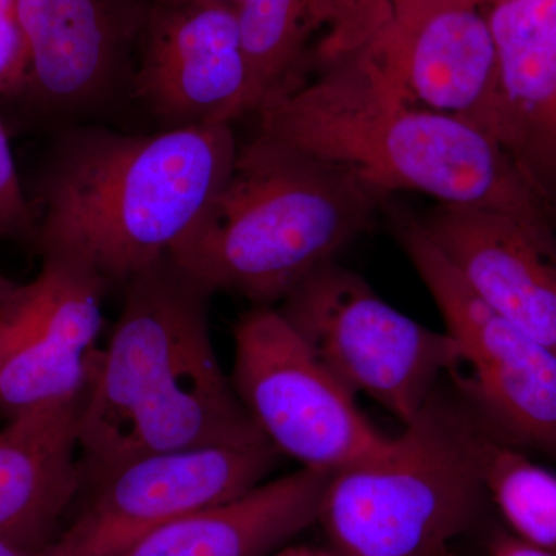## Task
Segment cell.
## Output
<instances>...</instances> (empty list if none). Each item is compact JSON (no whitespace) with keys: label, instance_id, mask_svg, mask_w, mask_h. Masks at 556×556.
<instances>
[{"label":"cell","instance_id":"ba28073f","mask_svg":"<svg viewBox=\"0 0 556 556\" xmlns=\"http://www.w3.org/2000/svg\"><path fill=\"white\" fill-rule=\"evenodd\" d=\"M230 382L270 447L311 470L336 473L390 442L273 306H254L237 321Z\"/></svg>","mask_w":556,"mask_h":556},{"label":"cell","instance_id":"7402d4cb","mask_svg":"<svg viewBox=\"0 0 556 556\" xmlns=\"http://www.w3.org/2000/svg\"><path fill=\"white\" fill-rule=\"evenodd\" d=\"M30 65L20 16L0 17V97L21 94Z\"/></svg>","mask_w":556,"mask_h":556},{"label":"cell","instance_id":"3957f363","mask_svg":"<svg viewBox=\"0 0 556 556\" xmlns=\"http://www.w3.org/2000/svg\"><path fill=\"white\" fill-rule=\"evenodd\" d=\"M232 126L159 134L78 127L61 134L36 186L42 257L76 263L123 288L169 257L236 163Z\"/></svg>","mask_w":556,"mask_h":556},{"label":"cell","instance_id":"cb8c5ba5","mask_svg":"<svg viewBox=\"0 0 556 556\" xmlns=\"http://www.w3.org/2000/svg\"><path fill=\"white\" fill-rule=\"evenodd\" d=\"M270 556H343L338 554V552H324V551H314V548L308 547H291L285 548V551H278L276 554Z\"/></svg>","mask_w":556,"mask_h":556},{"label":"cell","instance_id":"6da1fadb","mask_svg":"<svg viewBox=\"0 0 556 556\" xmlns=\"http://www.w3.org/2000/svg\"><path fill=\"white\" fill-rule=\"evenodd\" d=\"M108 346L91 358L80 413L86 479L134 457L268 444L223 372L211 295L169 258L131 277Z\"/></svg>","mask_w":556,"mask_h":556},{"label":"cell","instance_id":"44dd1931","mask_svg":"<svg viewBox=\"0 0 556 556\" xmlns=\"http://www.w3.org/2000/svg\"><path fill=\"white\" fill-rule=\"evenodd\" d=\"M36 215L22 189L9 134L0 119V240H35Z\"/></svg>","mask_w":556,"mask_h":556},{"label":"cell","instance_id":"52a82bcc","mask_svg":"<svg viewBox=\"0 0 556 556\" xmlns=\"http://www.w3.org/2000/svg\"><path fill=\"white\" fill-rule=\"evenodd\" d=\"M390 208L399 247L459 346L455 390L501 442L556 463V354L490 308L419 218Z\"/></svg>","mask_w":556,"mask_h":556},{"label":"cell","instance_id":"9a60e30c","mask_svg":"<svg viewBox=\"0 0 556 556\" xmlns=\"http://www.w3.org/2000/svg\"><path fill=\"white\" fill-rule=\"evenodd\" d=\"M500 70L496 141L556 208V0L486 10Z\"/></svg>","mask_w":556,"mask_h":556},{"label":"cell","instance_id":"4fadbf2b","mask_svg":"<svg viewBox=\"0 0 556 556\" xmlns=\"http://www.w3.org/2000/svg\"><path fill=\"white\" fill-rule=\"evenodd\" d=\"M155 0H20L30 65L21 94L72 113L130 90L139 40Z\"/></svg>","mask_w":556,"mask_h":556},{"label":"cell","instance_id":"8fae6325","mask_svg":"<svg viewBox=\"0 0 556 556\" xmlns=\"http://www.w3.org/2000/svg\"><path fill=\"white\" fill-rule=\"evenodd\" d=\"M109 285L91 270L42 257L35 280L0 306V415L83 396Z\"/></svg>","mask_w":556,"mask_h":556},{"label":"cell","instance_id":"5b68a950","mask_svg":"<svg viewBox=\"0 0 556 556\" xmlns=\"http://www.w3.org/2000/svg\"><path fill=\"white\" fill-rule=\"evenodd\" d=\"M495 434L439 387L378 455L336 471L318 525L343 556H442L478 521Z\"/></svg>","mask_w":556,"mask_h":556},{"label":"cell","instance_id":"f1b7e54d","mask_svg":"<svg viewBox=\"0 0 556 556\" xmlns=\"http://www.w3.org/2000/svg\"><path fill=\"white\" fill-rule=\"evenodd\" d=\"M155 2H167V3H174V2H188V0H155ZM214 2H223L228 3V5L236 7V9H240L241 5H243L247 0H214Z\"/></svg>","mask_w":556,"mask_h":556},{"label":"cell","instance_id":"30bf717a","mask_svg":"<svg viewBox=\"0 0 556 556\" xmlns=\"http://www.w3.org/2000/svg\"><path fill=\"white\" fill-rule=\"evenodd\" d=\"M130 91L166 129L232 126L255 113L239 9L214 0L153 2Z\"/></svg>","mask_w":556,"mask_h":556},{"label":"cell","instance_id":"f546056e","mask_svg":"<svg viewBox=\"0 0 556 556\" xmlns=\"http://www.w3.org/2000/svg\"><path fill=\"white\" fill-rule=\"evenodd\" d=\"M442 556H448V555H442Z\"/></svg>","mask_w":556,"mask_h":556},{"label":"cell","instance_id":"5bb4252c","mask_svg":"<svg viewBox=\"0 0 556 556\" xmlns=\"http://www.w3.org/2000/svg\"><path fill=\"white\" fill-rule=\"evenodd\" d=\"M419 219L490 308L556 354L554 223L447 204Z\"/></svg>","mask_w":556,"mask_h":556},{"label":"cell","instance_id":"7a4b0ae2","mask_svg":"<svg viewBox=\"0 0 556 556\" xmlns=\"http://www.w3.org/2000/svg\"><path fill=\"white\" fill-rule=\"evenodd\" d=\"M316 70L258 109L260 134L342 167L383 200L417 192L555 225V208L496 139L409 104L367 51Z\"/></svg>","mask_w":556,"mask_h":556},{"label":"cell","instance_id":"277c9868","mask_svg":"<svg viewBox=\"0 0 556 556\" xmlns=\"http://www.w3.org/2000/svg\"><path fill=\"white\" fill-rule=\"evenodd\" d=\"M380 208L350 172L258 131L167 258L208 295L273 306L338 262Z\"/></svg>","mask_w":556,"mask_h":556},{"label":"cell","instance_id":"8992f818","mask_svg":"<svg viewBox=\"0 0 556 556\" xmlns=\"http://www.w3.org/2000/svg\"><path fill=\"white\" fill-rule=\"evenodd\" d=\"M278 311L354 396L372 399L402 426L463 364L445 329L405 316L338 262L306 278Z\"/></svg>","mask_w":556,"mask_h":556},{"label":"cell","instance_id":"83f0119b","mask_svg":"<svg viewBox=\"0 0 556 556\" xmlns=\"http://www.w3.org/2000/svg\"><path fill=\"white\" fill-rule=\"evenodd\" d=\"M434 2L467 3V5L481 7V9H485V7L493 5L497 0H434Z\"/></svg>","mask_w":556,"mask_h":556},{"label":"cell","instance_id":"484cf974","mask_svg":"<svg viewBox=\"0 0 556 556\" xmlns=\"http://www.w3.org/2000/svg\"><path fill=\"white\" fill-rule=\"evenodd\" d=\"M16 287L17 283H14L13 280L0 274V306L5 303V300L10 298L11 292H13Z\"/></svg>","mask_w":556,"mask_h":556},{"label":"cell","instance_id":"d6986e66","mask_svg":"<svg viewBox=\"0 0 556 556\" xmlns=\"http://www.w3.org/2000/svg\"><path fill=\"white\" fill-rule=\"evenodd\" d=\"M486 495L508 532L529 546L556 556V475L526 452L496 439L485 467Z\"/></svg>","mask_w":556,"mask_h":556},{"label":"cell","instance_id":"e0dca14e","mask_svg":"<svg viewBox=\"0 0 556 556\" xmlns=\"http://www.w3.org/2000/svg\"><path fill=\"white\" fill-rule=\"evenodd\" d=\"M332 473L302 467L190 514L113 556H270L316 525Z\"/></svg>","mask_w":556,"mask_h":556},{"label":"cell","instance_id":"ac0fdd59","mask_svg":"<svg viewBox=\"0 0 556 556\" xmlns=\"http://www.w3.org/2000/svg\"><path fill=\"white\" fill-rule=\"evenodd\" d=\"M317 0H247L241 36L254 80L255 105L298 86L309 68Z\"/></svg>","mask_w":556,"mask_h":556},{"label":"cell","instance_id":"4316f807","mask_svg":"<svg viewBox=\"0 0 556 556\" xmlns=\"http://www.w3.org/2000/svg\"><path fill=\"white\" fill-rule=\"evenodd\" d=\"M20 0H0V17L17 14Z\"/></svg>","mask_w":556,"mask_h":556},{"label":"cell","instance_id":"7c38bea8","mask_svg":"<svg viewBox=\"0 0 556 556\" xmlns=\"http://www.w3.org/2000/svg\"><path fill=\"white\" fill-rule=\"evenodd\" d=\"M362 50L409 104L496 139L500 70L486 10L394 0L390 21Z\"/></svg>","mask_w":556,"mask_h":556},{"label":"cell","instance_id":"ffe728a7","mask_svg":"<svg viewBox=\"0 0 556 556\" xmlns=\"http://www.w3.org/2000/svg\"><path fill=\"white\" fill-rule=\"evenodd\" d=\"M394 0H317L314 31H321L311 50L309 65L324 67L365 46L390 21Z\"/></svg>","mask_w":556,"mask_h":556},{"label":"cell","instance_id":"2e32d148","mask_svg":"<svg viewBox=\"0 0 556 556\" xmlns=\"http://www.w3.org/2000/svg\"><path fill=\"white\" fill-rule=\"evenodd\" d=\"M86 394V393H84ZM83 396L11 417L0 430V540L40 554L86 484L79 426Z\"/></svg>","mask_w":556,"mask_h":556},{"label":"cell","instance_id":"9c48e42d","mask_svg":"<svg viewBox=\"0 0 556 556\" xmlns=\"http://www.w3.org/2000/svg\"><path fill=\"white\" fill-rule=\"evenodd\" d=\"M277 457L269 444L134 457L89 479V497L76 517L36 556L118 554L160 527L251 492Z\"/></svg>","mask_w":556,"mask_h":556},{"label":"cell","instance_id":"603a6c76","mask_svg":"<svg viewBox=\"0 0 556 556\" xmlns=\"http://www.w3.org/2000/svg\"><path fill=\"white\" fill-rule=\"evenodd\" d=\"M489 556H552L529 546L508 530H497L489 541Z\"/></svg>","mask_w":556,"mask_h":556},{"label":"cell","instance_id":"d4e9b609","mask_svg":"<svg viewBox=\"0 0 556 556\" xmlns=\"http://www.w3.org/2000/svg\"><path fill=\"white\" fill-rule=\"evenodd\" d=\"M31 552L24 551V548L13 546V544L5 543L0 540V556H36Z\"/></svg>","mask_w":556,"mask_h":556}]
</instances>
